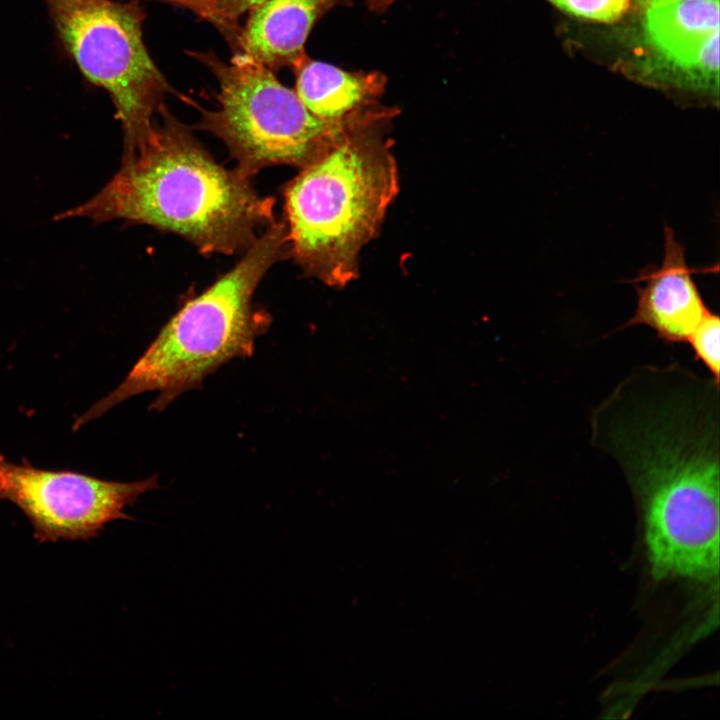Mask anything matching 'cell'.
Returning a JSON list of instances; mask_svg holds the SVG:
<instances>
[{"label":"cell","mask_w":720,"mask_h":720,"mask_svg":"<svg viewBox=\"0 0 720 720\" xmlns=\"http://www.w3.org/2000/svg\"><path fill=\"white\" fill-rule=\"evenodd\" d=\"M639 415L621 429L618 448L641 501L651 575L711 584L719 575L718 426L688 402Z\"/></svg>","instance_id":"7a4b0ae2"},{"label":"cell","mask_w":720,"mask_h":720,"mask_svg":"<svg viewBox=\"0 0 720 720\" xmlns=\"http://www.w3.org/2000/svg\"><path fill=\"white\" fill-rule=\"evenodd\" d=\"M263 1L265 0H214L219 31L230 46L234 44L240 29L239 18Z\"/></svg>","instance_id":"5bb4252c"},{"label":"cell","mask_w":720,"mask_h":720,"mask_svg":"<svg viewBox=\"0 0 720 720\" xmlns=\"http://www.w3.org/2000/svg\"><path fill=\"white\" fill-rule=\"evenodd\" d=\"M719 338L720 319L717 314L708 310L687 340L695 359L703 363L717 384L720 368Z\"/></svg>","instance_id":"7c38bea8"},{"label":"cell","mask_w":720,"mask_h":720,"mask_svg":"<svg viewBox=\"0 0 720 720\" xmlns=\"http://www.w3.org/2000/svg\"><path fill=\"white\" fill-rule=\"evenodd\" d=\"M288 248L285 223L264 230L230 271L183 305L124 381L79 416L73 430L145 392H157L151 409L161 411L226 362L251 356L271 323L254 305V292L267 271L289 256Z\"/></svg>","instance_id":"277c9868"},{"label":"cell","mask_w":720,"mask_h":720,"mask_svg":"<svg viewBox=\"0 0 720 720\" xmlns=\"http://www.w3.org/2000/svg\"><path fill=\"white\" fill-rule=\"evenodd\" d=\"M58 38L82 74L105 89L116 109L124 152L143 143L154 118L175 93L143 40L137 1L44 0Z\"/></svg>","instance_id":"8992f818"},{"label":"cell","mask_w":720,"mask_h":720,"mask_svg":"<svg viewBox=\"0 0 720 720\" xmlns=\"http://www.w3.org/2000/svg\"><path fill=\"white\" fill-rule=\"evenodd\" d=\"M684 246L669 227L664 231L661 265L648 266L635 280L637 307L624 327L644 324L666 342L687 341L709 310L693 280Z\"/></svg>","instance_id":"9c48e42d"},{"label":"cell","mask_w":720,"mask_h":720,"mask_svg":"<svg viewBox=\"0 0 720 720\" xmlns=\"http://www.w3.org/2000/svg\"><path fill=\"white\" fill-rule=\"evenodd\" d=\"M642 29L660 63L688 86L719 62V0H645Z\"/></svg>","instance_id":"ba28073f"},{"label":"cell","mask_w":720,"mask_h":720,"mask_svg":"<svg viewBox=\"0 0 720 720\" xmlns=\"http://www.w3.org/2000/svg\"><path fill=\"white\" fill-rule=\"evenodd\" d=\"M331 0H265L249 10L232 46L234 55L271 71L292 68L305 56L304 44Z\"/></svg>","instance_id":"30bf717a"},{"label":"cell","mask_w":720,"mask_h":720,"mask_svg":"<svg viewBox=\"0 0 720 720\" xmlns=\"http://www.w3.org/2000/svg\"><path fill=\"white\" fill-rule=\"evenodd\" d=\"M146 140L124 152L121 166L92 198L54 220L115 219L177 234L201 253H244L270 225L275 200L250 178L210 156L164 105Z\"/></svg>","instance_id":"6da1fadb"},{"label":"cell","mask_w":720,"mask_h":720,"mask_svg":"<svg viewBox=\"0 0 720 720\" xmlns=\"http://www.w3.org/2000/svg\"><path fill=\"white\" fill-rule=\"evenodd\" d=\"M561 10L583 19L615 22L627 12L631 0H548Z\"/></svg>","instance_id":"4fadbf2b"},{"label":"cell","mask_w":720,"mask_h":720,"mask_svg":"<svg viewBox=\"0 0 720 720\" xmlns=\"http://www.w3.org/2000/svg\"><path fill=\"white\" fill-rule=\"evenodd\" d=\"M191 55L219 84L215 106L201 109L197 127L221 139L237 161L236 169L248 178L270 166L310 165L351 118L329 122L317 117L273 71L244 57L223 62L212 52Z\"/></svg>","instance_id":"5b68a950"},{"label":"cell","mask_w":720,"mask_h":720,"mask_svg":"<svg viewBox=\"0 0 720 720\" xmlns=\"http://www.w3.org/2000/svg\"><path fill=\"white\" fill-rule=\"evenodd\" d=\"M378 119L352 116L284 191L289 256L330 287L357 278L360 252L376 237L399 190L392 144L375 126Z\"/></svg>","instance_id":"3957f363"},{"label":"cell","mask_w":720,"mask_h":720,"mask_svg":"<svg viewBox=\"0 0 720 720\" xmlns=\"http://www.w3.org/2000/svg\"><path fill=\"white\" fill-rule=\"evenodd\" d=\"M396 1L397 0H368V6L373 11L381 12Z\"/></svg>","instance_id":"2e32d148"},{"label":"cell","mask_w":720,"mask_h":720,"mask_svg":"<svg viewBox=\"0 0 720 720\" xmlns=\"http://www.w3.org/2000/svg\"><path fill=\"white\" fill-rule=\"evenodd\" d=\"M293 69L295 92L302 103L314 115L329 122L356 114L382 87V79L376 74L349 73L306 56Z\"/></svg>","instance_id":"8fae6325"},{"label":"cell","mask_w":720,"mask_h":720,"mask_svg":"<svg viewBox=\"0 0 720 720\" xmlns=\"http://www.w3.org/2000/svg\"><path fill=\"white\" fill-rule=\"evenodd\" d=\"M157 475L134 482L99 479L70 470H46L0 455V499L16 505L40 543L89 540L115 520L131 519L125 508L157 489Z\"/></svg>","instance_id":"52a82bcc"},{"label":"cell","mask_w":720,"mask_h":720,"mask_svg":"<svg viewBox=\"0 0 720 720\" xmlns=\"http://www.w3.org/2000/svg\"><path fill=\"white\" fill-rule=\"evenodd\" d=\"M176 6L188 9L218 29L219 21L215 14L214 0H164Z\"/></svg>","instance_id":"9a60e30c"}]
</instances>
